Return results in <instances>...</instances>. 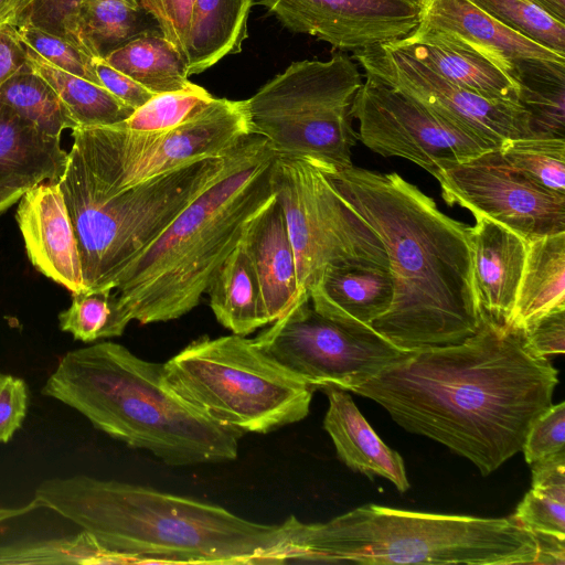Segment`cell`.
<instances>
[{"mask_svg":"<svg viewBox=\"0 0 565 565\" xmlns=\"http://www.w3.org/2000/svg\"><path fill=\"white\" fill-rule=\"evenodd\" d=\"M29 390L21 377L0 372V444L9 443L28 413Z\"/></svg>","mask_w":565,"mask_h":565,"instance_id":"cell-43","label":"cell"},{"mask_svg":"<svg viewBox=\"0 0 565 565\" xmlns=\"http://www.w3.org/2000/svg\"><path fill=\"white\" fill-rule=\"evenodd\" d=\"M38 0H0V26L11 24L17 26L21 17Z\"/></svg>","mask_w":565,"mask_h":565,"instance_id":"cell-49","label":"cell"},{"mask_svg":"<svg viewBox=\"0 0 565 565\" xmlns=\"http://www.w3.org/2000/svg\"><path fill=\"white\" fill-rule=\"evenodd\" d=\"M555 20L565 23V0H530Z\"/></svg>","mask_w":565,"mask_h":565,"instance_id":"cell-50","label":"cell"},{"mask_svg":"<svg viewBox=\"0 0 565 565\" xmlns=\"http://www.w3.org/2000/svg\"><path fill=\"white\" fill-rule=\"evenodd\" d=\"M470 227L475 288L482 313L507 326L521 280L527 241L509 227L475 216Z\"/></svg>","mask_w":565,"mask_h":565,"instance_id":"cell-20","label":"cell"},{"mask_svg":"<svg viewBox=\"0 0 565 565\" xmlns=\"http://www.w3.org/2000/svg\"><path fill=\"white\" fill-rule=\"evenodd\" d=\"M512 77L531 138H565V62L524 60Z\"/></svg>","mask_w":565,"mask_h":565,"instance_id":"cell-30","label":"cell"},{"mask_svg":"<svg viewBox=\"0 0 565 565\" xmlns=\"http://www.w3.org/2000/svg\"><path fill=\"white\" fill-rule=\"evenodd\" d=\"M169 386L239 435L307 417L315 388L243 335L201 337L163 363Z\"/></svg>","mask_w":565,"mask_h":565,"instance_id":"cell-8","label":"cell"},{"mask_svg":"<svg viewBox=\"0 0 565 565\" xmlns=\"http://www.w3.org/2000/svg\"><path fill=\"white\" fill-rule=\"evenodd\" d=\"M527 463L565 451V404L551 405L530 426L522 447Z\"/></svg>","mask_w":565,"mask_h":565,"instance_id":"cell-40","label":"cell"},{"mask_svg":"<svg viewBox=\"0 0 565 565\" xmlns=\"http://www.w3.org/2000/svg\"><path fill=\"white\" fill-rule=\"evenodd\" d=\"M392 43L457 86L488 99L519 104L518 84L472 50L419 29Z\"/></svg>","mask_w":565,"mask_h":565,"instance_id":"cell-23","label":"cell"},{"mask_svg":"<svg viewBox=\"0 0 565 565\" xmlns=\"http://www.w3.org/2000/svg\"><path fill=\"white\" fill-rule=\"evenodd\" d=\"M524 342L531 353L550 359L565 352V308L552 310L523 330Z\"/></svg>","mask_w":565,"mask_h":565,"instance_id":"cell-42","label":"cell"},{"mask_svg":"<svg viewBox=\"0 0 565 565\" xmlns=\"http://www.w3.org/2000/svg\"><path fill=\"white\" fill-rule=\"evenodd\" d=\"M67 152L61 138L40 132L11 107L0 103V179L21 174L57 182Z\"/></svg>","mask_w":565,"mask_h":565,"instance_id":"cell-28","label":"cell"},{"mask_svg":"<svg viewBox=\"0 0 565 565\" xmlns=\"http://www.w3.org/2000/svg\"><path fill=\"white\" fill-rule=\"evenodd\" d=\"M0 103L49 137L61 138L63 130L77 128L52 85L29 64L0 86Z\"/></svg>","mask_w":565,"mask_h":565,"instance_id":"cell-33","label":"cell"},{"mask_svg":"<svg viewBox=\"0 0 565 565\" xmlns=\"http://www.w3.org/2000/svg\"><path fill=\"white\" fill-rule=\"evenodd\" d=\"M94 67L100 85L134 109L154 96L139 83L110 66L104 58H95Z\"/></svg>","mask_w":565,"mask_h":565,"instance_id":"cell-44","label":"cell"},{"mask_svg":"<svg viewBox=\"0 0 565 565\" xmlns=\"http://www.w3.org/2000/svg\"><path fill=\"white\" fill-rule=\"evenodd\" d=\"M206 294L215 318L233 334L246 337L269 324L255 271L239 245L220 266Z\"/></svg>","mask_w":565,"mask_h":565,"instance_id":"cell-26","label":"cell"},{"mask_svg":"<svg viewBox=\"0 0 565 565\" xmlns=\"http://www.w3.org/2000/svg\"><path fill=\"white\" fill-rule=\"evenodd\" d=\"M28 66L25 47L14 25L0 26V86Z\"/></svg>","mask_w":565,"mask_h":565,"instance_id":"cell-46","label":"cell"},{"mask_svg":"<svg viewBox=\"0 0 565 565\" xmlns=\"http://www.w3.org/2000/svg\"><path fill=\"white\" fill-rule=\"evenodd\" d=\"M24 47L30 67L52 85L77 127L118 125L134 113L103 86L62 71Z\"/></svg>","mask_w":565,"mask_h":565,"instance_id":"cell-31","label":"cell"},{"mask_svg":"<svg viewBox=\"0 0 565 565\" xmlns=\"http://www.w3.org/2000/svg\"><path fill=\"white\" fill-rule=\"evenodd\" d=\"M433 1H434V0H427V1H426V7H427L429 3H431Z\"/></svg>","mask_w":565,"mask_h":565,"instance_id":"cell-52","label":"cell"},{"mask_svg":"<svg viewBox=\"0 0 565 565\" xmlns=\"http://www.w3.org/2000/svg\"><path fill=\"white\" fill-rule=\"evenodd\" d=\"M427 0H255L286 29L356 53L408 36Z\"/></svg>","mask_w":565,"mask_h":565,"instance_id":"cell-16","label":"cell"},{"mask_svg":"<svg viewBox=\"0 0 565 565\" xmlns=\"http://www.w3.org/2000/svg\"><path fill=\"white\" fill-rule=\"evenodd\" d=\"M340 196L382 242L393 281L372 328L407 352L459 344L478 329L470 226L395 172L324 163Z\"/></svg>","mask_w":565,"mask_h":565,"instance_id":"cell-2","label":"cell"},{"mask_svg":"<svg viewBox=\"0 0 565 565\" xmlns=\"http://www.w3.org/2000/svg\"><path fill=\"white\" fill-rule=\"evenodd\" d=\"M351 116L359 122L358 139L369 149L409 160L434 178L449 163L497 149L367 74L354 96Z\"/></svg>","mask_w":565,"mask_h":565,"instance_id":"cell-13","label":"cell"},{"mask_svg":"<svg viewBox=\"0 0 565 565\" xmlns=\"http://www.w3.org/2000/svg\"><path fill=\"white\" fill-rule=\"evenodd\" d=\"M482 11L523 36L565 56V23L530 0H470Z\"/></svg>","mask_w":565,"mask_h":565,"instance_id":"cell-37","label":"cell"},{"mask_svg":"<svg viewBox=\"0 0 565 565\" xmlns=\"http://www.w3.org/2000/svg\"><path fill=\"white\" fill-rule=\"evenodd\" d=\"M502 161L532 184L565 195V138H520L505 141Z\"/></svg>","mask_w":565,"mask_h":565,"instance_id":"cell-35","label":"cell"},{"mask_svg":"<svg viewBox=\"0 0 565 565\" xmlns=\"http://www.w3.org/2000/svg\"><path fill=\"white\" fill-rule=\"evenodd\" d=\"M319 390L329 401L323 428L330 435L340 460L353 471L369 478H385L401 492L407 491L409 482L402 457L375 434L348 392L332 385Z\"/></svg>","mask_w":565,"mask_h":565,"instance_id":"cell-21","label":"cell"},{"mask_svg":"<svg viewBox=\"0 0 565 565\" xmlns=\"http://www.w3.org/2000/svg\"><path fill=\"white\" fill-rule=\"evenodd\" d=\"M15 28L22 43L43 60L62 71L100 85L94 67L95 58L77 45L28 21L21 22Z\"/></svg>","mask_w":565,"mask_h":565,"instance_id":"cell-39","label":"cell"},{"mask_svg":"<svg viewBox=\"0 0 565 565\" xmlns=\"http://www.w3.org/2000/svg\"><path fill=\"white\" fill-rule=\"evenodd\" d=\"M361 84L358 65L343 53L292 62L245 100L250 134L277 154L350 167L358 140L351 106Z\"/></svg>","mask_w":565,"mask_h":565,"instance_id":"cell-9","label":"cell"},{"mask_svg":"<svg viewBox=\"0 0 565 565\" xmlns=\"http://www.w3.org/2000/svg\"><path fill=\"white\" fill-rule=\"evenodd\" d=\"M79 0H38L20 19L50 33L62 36Z\"/></svg>","mask_w":565,"mask_h":565,"instance_id":"cell-45","label":"cell"},{"mask_svg":"<svg viewBox=\"0 0 565 565\" xmlns=\"http://www.w3.org/2000/svg\"><path fill=\"white\" fill-rule=\"evenodd\" d=\"M131 7H141L138 0H119Z\"/></svg>","mask_w":565,"mask_h":565,"instance_id":"cell-51","label":"cell"},{"mask_svg":"<svg viewBox=\"0 0 565 565\" xmlns=\"http://www.w3.org/2000/svg\"><path fill=\"white\" fill-rule=\"evenodd\" d=\"M271 183L287 223L302 297L334 266L388 269L381 239L333 188L324 162L277 154Z\"/></svg>","mask_w":565,"mask_h":565,"instance_id":"cell-11","label":"cell"},{"mask_svg":"<svg viewBox=\"0 0 565 565\" xmlns=\"http://www.w3.org/2000/svg\"><path fill=\"white\" fill-rule=\"evenodd\" d=\"M248 135L245 100L214 97L181 125L160 132L131 131L120 124L77 127L67 154L100 184L126 189L225 156Z\"/></svg>","mask_w":565,"mask_h":565,"instance_id":"cell-10","label":"cell"},{"mask_svg":"<svg viewBox=\"0 0 565 565\" xmlns=\"http://www.w3.org/2000/svg\"><path fill=\"white\" fill-rule=\"evenodd\" d=\"M104 60L154 95L185 90L195 85L189 79L180 51L159 28L140 33Z\"/></svg>","mask_w":565,"mask_h":565,"instance_id":"cell-29","label":"cell"},{"mask_svg":"<svg viewBox=\"0 0 565 565\" xmlns=\"http://www.w3.org/2000/svg\"><path fill=\"white\" fill-rule=\"evenodd\" d=\"M565 308V231L527 242L524 267L508 327L523 330Z\"/></svg>","mask_w":565,"mask_h":565,"instance_id":"cell-25","label":"cell"},{"mask_svg":"<svg viewBox=\"0 0 565 565\" xmlns=\"http://www.w3.org/2000/svg\"><path fill=\"white\" fill-rule=\"evenodd\" d=\"M17 564H131L85 531L60 539L24 540L0 544V565Z\"/></svg>","mask_w":565,"mask_h":565,"instance_id":"cell-34","label":"cell"},{"mask_svg":"<svg viewBox=\"0 0 565 565\" xmlns=\"http://www.w3.org/2000/svg\"><path fill=\"white\" fill-rule=\"evenodd\" d=\"M392 299L390 270L380 267H329L309 290L310 303L318 313L348 327H372Z\"/></svg>","mask_w":565,"mask_h":565,"instance_id":"cell-22","label":"cell"},{"mask_svg":"<svg viewBox=\"0 0 565 565\" xmlns=\"http://www.w3.org/2000/svg\"><path fill=\"white\" fill-rule=\"evenodd\" d=\"M141 7L119 0H79L63 38L94 58H105L140 33L152 29Z\"/></svg>","mask_w":565,"mask_h":565,"instance_id":"cell-27","label":"cell"},{"mask_svg":"<svg viewBox=\"0 0 565 565\" xmlns=\"http://www.w3.org/2000/svg\"><path fill=\"white\" fill-rule=\"evenodd\" d=\"M110 189L67 154L57 181L74 228L85 291L114 290L128 265L226 169L232 153Z\"/></svg>","mask_w":565,"mask_h":565,"instance_id":"cell-7","label":"cell"},{"mask_svg":"<svg viewBox=\"0 0 565 565\" xmlns=\"http://www.w3.org/2000/svg\"><path fill=\"white\" fill-rule=\"evenodd\" d=\"M255 0H194L184 47L189 76L242 51Z\"/></svg>","mask_w":565,"mask_h":565,"instance_id":"cell-24","label":"cell"},{"mask_svg":"<svg viewBox=\"0 0 565 565\" xmlns=\"http://www.w3.org/2000/svg\"><path fill=\"white\" fill-rule=\"evenodd\" d=\"M238 245L255 271L269 323L309 300L298 287L294 247L275 194L247 222Z\"/></svg>","mask_w":565,"mask_h":565,"instance_id":"cell-19","label":"cell"},{"mask_svg":"<svg viewBox=\"0 0 565 565\" xmlns=\"http://www.w3.org/2000/svg\"><path fill=\"white\" fill-rule=\"evenodd\" d=\"M162 34L184 55L194 0H138ZM184 60V58H183Z\"/></svg>","mask_w":565,"mask_h":565,"instance_id":"cell-41","label":"cell"},{"mask_svg":"<svg viewBox=\"0 0 565 565\" xmlns=\"http://www.w3.org/2000/svg\"><path fill=\"white\" fill-rule=\"evenodd\" d=\"M416 29L430 31L475 51L512 79L521 61L565 62V56L505 26L470 0H434L425 8Z\"/></svg>","mask_w":565,"mask_h":565,"instance_id":"cell-18","label":"cell"},{"mask_svg":"<svg viewBox=\"0 0 565 565\" xmlns=\"http://www.w3.org/2000/svg\"><path fill=\"white\" fill-rule=\"evenodd\" d=\"M539 555L536 564H565V537L534 532Z\"/></svg>","mask_w":565,"mask_h":565,"instance_id":"cell-48","label":"cell"},{"mask_svg":"<svg viewBox=\"0 0 565 565\" xmlns=\"http://www.w3.org/2000/svg\"><path fill=\"white\" fill-rule=\"evenodd\" d=\"M131 564H282L290 516L280 524L149 487L78 475L44 480L32 499Z\"/></svg>","mask_w":565,"mask_h":565,"instance_id":"cell-3","label":"cell"},{"mask_svg":"<svg viewBox=\"0 0 565 565\" xmlns=\"http://www.w3.org/2000/svg\"><path fill=\"white\" fill-rule=\"evenodd\" d=\"M537 541L513 516L484 519L365 504L324 523L290 515L285 563L536 564Z\"/></svg>","mask_w":565,"mask_h":565,"instance_id":"cell-6","label":"cell"},{"mask_svg":"<svg viewBox=\"0 0 565 565\" xmlns=\"http://www.w3.org/2000/svg\"><path fill=\"white\" fill-rule=\"evenodd\" d=\"M42 393L74 408L94 427L168 466L235 460L242 435L218 425L179 396L163 363L103 341L67 352Z\"/></svg>","mask_w":565,"mask_h":565,"instance_id":"cell-5","label":"cell"},{"mask_svg":"<svg viewBox=\"0 0 565 565\" xmlns=\"http://www.w3.org/2000/svg\"><path fill=\"white\" fill-rule=\"evenodd\" d=\"M557 383V370L529 351L522 330L481 312L477 331L461 343L407 352L351 392L488 476L522 450Z\"/></svg>","mask_w":565,"mask_h":565,"instance_id":"cell-1","label":"cell"},{"mask_svg":"<svg viewBox=\"0 0 565 565\" xmlns=\"http://www.w3.org/2000/svg\"><path fill=\"white\" fill-rule=\"evenodd\" d=\"M276 157L265 138L248 135L220 178L128 265L115 287L125 328L174 320L199 305L247 222L274 196Z\"/></svg>","mask_w":565,"mask_h":565,"instance_id":"cell-4","label":"cell"},{"mask_svg":"<svg viewBox=\"0 0 565 565\" xmlns=\"http://www.w3.org/2000/svg\"><path fill=\"white\" fill-rule=\"evenodd\" d=\"M269 324L255 343L315 390L352 391L407 353L372 327H348L321 316L310 300Z\"/></svg>","mask_w":565,"mask_h":565,"instance_id":"cell-12","label":"cell"},{"mask_svg":"<svg viewBox=\"0 0 565 565\" xmlns=\"http://www.w3.org/2000/svg\"><path fill=\"white\" fill-rule=\"evenodd\" d=\"M532 466V489L513 518L531 532L565 537V451L544 457Z\"/></svg>","mask_w":565,"mask_h":565,"instance_id":"cell-32","label":"cell"},{"mask_svg":"<svg viewBox=\"0 0 565 565\" xmlns=\"http://www.w3.org/2000/svg\"><path fill=\"white\" fill-rule=\"evenodd\" d=\"M15 220L35 269L72 294L85 291L77 241L58 182L30 188L18 202Z\"/></svg>","mask_w":565,"mask_h":565,"instance_id":"cell-17","label":"cell"},{"mask_svg":"<svg viewBox=\"0 0 565 565\" xmlns=\"http://www.w3.org/2000/svg\"><path fill=\"white\" fill-rule=\"evenodd\" d=\"M435 179L448 205L495 221L527 242L565 231V195L525 180L502 161L498 149L449 163Z\"/></svg>","mask_w":565,"mask_h":565,"instance_id":"cell-15","label":"cell"},{"mask_svg":"<svg viewBox=\"0 0 565 565\" xmlns=\"http://www.w3.org/2000/svg\"><path fill=\"white\" fill-rule=\"evenodd\" d=\"M71 306L58 315L60 329L75 340L90 343L124 333L111 290L72 294Z\"/></svg>","mask_w":565,"mask_h":565,"instance_id":"cell-36","label":"cell"},{"mask_svg":"<svg viewBox=\"0 0 565 565\" xmlns=\"http://www.w3.org/2000/svg\"><path fill=\"white\" fill-rule=\"evenodd\" d=\"M36 178L14 174L0 179V214L19 202L20 198L33 185L40 183Z\"/></svg>","mask_w":565,"mask_h":565,"instance_id":"cell-47","label":"cell"},{"mask_svg":"<svg viewBox=\"0 0 565 565\" xmlns=\"http://www.w3.org/2000/svg\"><path fill=\"white\" fill-rule=\"evenodd\" d=\"M353 57L365 74L497 149L509 140L531 138L527 116L520 104L488 99L457 86L392 42L353 53Z\"/></svg>","mask_w":565,"mask_h":565,"instance_id":"cell-14","label":"cell"},{"mask_svg":"<svg viewBox=\"0 0 565 565\" xmlns=\"http://www.w3.org/2000/svg\"><path fill=\"white\" fill-rule=\"evenodd\" d=\"M213 98L196 84L185 90L157 94L120 125L137 132L169 130L188 120Z\"/></svg>","mask_w":565,"mask_h":565,"instance_id":"cell-38","label":"cell"}]
</instances>
